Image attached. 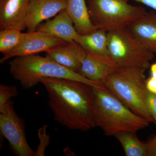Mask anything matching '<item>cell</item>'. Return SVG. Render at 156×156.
Wrapping results in <instances>:
<instances>
[{"label": "cell", "instance_id": "1", "mask_svg": "<svg viewBox=\"0 0 156 156\" xmlns=\"http://www.w3.org/2000/svg\"><path fill=\"white\" fill-rule=\"evenodd\" d=\"M41 83L48 92L54 119L73 130L86 131L96 127L92 86L68 79L46 78Z\"/></svg>", "mask_w": 156, "mask_h": 156}, {"label": "cell", "instance_id": "2", "mask_svg": "<svg viewBox=\"0 0 156 156\" xmlns=\"http://www.w3.org/2000/svg\"><path fill=\"white\" fill-rule=\"evenodd\" d=\"M92 88L95 126L106 136H114L123 131L136 133L149 126L148 121L133 112L106 89Z\"/></svg>", "mask_w": 156, "mask_h": 156}, {"label": "cell", "instance_id": "3", "mask_svg": "<svg viewBox=\"0 0 156 156\" xmlns=\"http://www.w3.org/2000/svg\"><path fill=\"white\" fill-rule=\"evenodd\" d=\"M9 66L11 75L25 89L35 87L41 83L42 79L46 78L68 79L105 89L103 85L68 69L47 56L44 57L36 54L14 57L9 62Z\"/></svg>", "mask_w": 156, "mask_h": 156}, {"label": "cell", "instance_id": "4", "mask_svg": "<svg viewBox=\"0 0 156 156\" xmlns=\"http://www.w3.org/2000/svg\"><path fill=\"white\" fill-rule=\"evenodd\" d=\"M146 69L117 68L107 78L104 86L134 113L150 123H155L147 106L149 92L146 87Z\"/></svg>", "mask_w": 156, "mask_h": 156}, {"label": "cell", "instance_id": "5", "mask_svg": "<svg viewBox=\"0 0 156 156\" xmlns=\"http://www.w3.org/2000/svg\"><path fill=\"white\" fill-rule=\"evenodd\" d=\"M129 0H87L90 20L96 29L106 31L126 28L146 13L141 6Z\"/></svg>", "mask_w": 156, "mask_h": 156}, {"label": "cell", "instance_id": "6", "mask_svg": "<svg viewBox=\"0 0 156 156\" xmlns=\"http://www.w3.org/2000/svg\"><path fill=\"white\" fill-rule=\"evenodd\" d=\"M109 56L117 68L150 67L154 53L147 50L126 28L108 32Z\"/></svg>", "mask_w": 156, "mask_h": 156}, {"label": "cell", "instance_id": "7", "mask_svg": "<svg viewBox=\"0 0 156 156\" xmlns=\"http://www.w3.org/2000/svg\"><path fill=\"white\" fill-rule=\"evenodd\" d=\"M0 131L16 156H35V152L27 143L24 122L14 110L11 101L0 110Z\"/></svg>", "mask_w": 156, "mask_h": 156}, {"label": "cell", "instance_id": "8", "mask_svg": "<svg viewBox=\"0 0 156 156\" xmlns=\"http://www.w3.org/2000/svg\"><path fill=\"white\" fill-rule=\"evenodd\" d=\"M65 42L41 32H27L24 33L22 41L15 49L10 53L3 55L0 62L4 63L14 57L36 55L43 52L47 53Z\"/></svg>", "mask_w": 156, "mask_h": 156}, {"label": "cell", "instance_id": "9", "mask_svg": "<svg viewBox=\"0 0 156 156\" xmlns=\"http://www.w3.org/2000/svg\"><path fill=\"white\" fill-rule=\"evenodd\" d=\"M66 0H30L27 17V32L36 31L41 23L65 10Z\"/></svg>", "mask_w": 156, "mask_h": 156}, {"label": "cell", "instance_id": "10", "mask_svg": "<svg viewBox=\"0 0 156 156\" xmlns=\"http://www.w3.org/2000/svg\"><path fill=\"white\" fill-rule=\"evenodd\" d=\"M117 68L109 56L87 53L79 73L89 80L104 86L107 78Z\"/></svg>", "mask_w": 156, "mask_h": 156}, {"label": "cell", "instance_id": "11", "mask_svg": "<svg viewBox=\"0 0 156 156\" xmlns=\"http://www.w3.org/2000/svg\"><path fill=\"white\" fill-rule=\"evenodd\" d=\"M30 0H0V30L26 29Z\"/></svg>", "mask_w": 156, "mask_h": 156}, {"label": "cell", "instance_id": "12", "mask_svg": "<svg viewBox=\"0 0 156 156\" xmlns=\"http://www.w3.org/2000/svg\"><path fill=\"white\" fill-rule=\"evenodd\" d=\"M87 53L73 41L64 42L47 53L46 56L68 69L79 73Z\"/></svg>", "mask_w": 156, "mask_h": 156}, {"label": "cell", "instance_id": "13", "mask_svg": "<svg viewBox=\"0 0 156 156\" xmlns=\"http://www.w3.org/2000/svg\"><path fill=\"white\" fill-rule=\"evenodd\" d=\"M127 28L147 50L156 53V14L147 12Z\"/></svg>", "mask_w": 156, "mask_h": 156}, {"label": "cell", "instance_id": "14", "mask_svg": "<svg viewBox=\"0 0 156 156\" xmlns=\"http://www.w3.org/2000/svg\"><path fill=\"white\" fill-rule=\"evenodd\" d=\"M36 31L56 37L66 42L75 41L79 34L66 9L58 13L53 19L40 24Z\"/></svg>", "mask_w": 156, "mask_h": 156}, {"label": "cell", "instance_id": "15", "mask_svg": "<svg viewBox=\"0 0 156 156\" xmlns=\"http://www.w3.org/2000/svg\"><path fill=\"white\" fill-rule=\"evenodd\" d=\"M66 10L80 34H87L96 29L90 20L87 0H66Z\"/></svg>", "mask_w": 156, "mask_h": 156}, {"label": "cell", "instance_id": "16", "mask_svg": "<svg viewBox=\"0 0 156 156\" xmlns=\"http://www.w3.org/2000/svg\"><path fill=\"white\" fill-rule=\"evenodd\" d=\"M76 42L87 53L109 56L108 48V32L96 29L85 35L78 34Z\"/></svg>", "mask_w": 156, "mask_h": 156}, {"label": "cell", "instance_id": "17", "mask_svg": "<svg viewBox=\"0 0 156 156\" xmlns=\"http://www.w3.org/2000/svg\"><path fill=\"white\" fill-rule=\"evenodd\" d=\"M135 133L123 131L114 136L121 144L126 156H148V142L140 141Z\"/></svg>", "mask_w": 156, "mask_h": 156}, {"label": "cell", "instance_id": "18", "mask_svg": "<svg viewBox=\"0 0 156 156\" xmlns=\"http://www.w3.org/2000/svg\"><path fill=\"white\" fill-rule=\"evenodd\" d=\"M22 31L15 28L0 31V51L3 55L10 53L20 44L24 36Z\"/></svg>", "mask_w": 156, "mask_h": 156}, {"label": "cell", "instance_id": "19", "mask_svg": "<svg viewBox=\"0 0 156 156\" xmlns=\"http://www.w3.org/2000/svg\"><path fill=\"white\" fill-rule=\"evenodd\" d=\"M17 94L18 92L15 86L0 85V110L11 101L12 98L17 96Z\"/></svg>", "mask_w": 156, "mask_h": 156}, {"label": "cell", "instance_id": "20", "mask_svg": "<svg viewBox=\"0 0 156 156\" xmlns=\"http://www.w3.org/2000/svg\"><path fill=\"white\" fill-rule=\"evenodd\" d=\"M48 126H44L38 131V136L40 144L37 147L35 156H44L45 149L50 144V136L47 134V128Z\"/></svg>", "mask_w": 156, "mask_h": 156}, {"label": "cell", "instance_id": "21", "mask_svg": "<svg viewBox=\"0 0 156 156\" xmlns=\"http://www.w3.org/2000/svg\"><path fill=\"white\" fill-rule=\"evenodd\" d=\"M147 104L152 116L156 124V95L148 92L147 97Z\"/></svg>", "mask_w": 156, "mask_h": 156}, {"label": "cell", "instance_id": "22", "mask_svg": "<svg viewBox=\"0 0 156 156\" xmlns=\"http://www.w3.org/2000/svg\"><path fill=\"white\" fill-rule=\"evenodd\" d=\"M146 87L148 92L156 95V79L151 76L146 79Z\"/></svg>", "mask_w": 156, "mask_h": 156}, {"label": "cell", "instance_id": "23", "mask_svg": "<svg viewBox=\"0 0 156 156\" xmlns=\"http://www.w3.org/2000/svg\"><path fill=\"white\" fill-rule=\"evenodd\" d=\"M148 155L156 156V135L151 140L148 142Z\"/></svg>", "mask_w": 156, "mask_h": 156}, {"label": "cell", "instance_id": "24", "mask_svg": "<svg viewBox=\"0 0 156 156\" xmlns=\"http://www.w3.org/2000/svg\"><path fill=\"white\" fill-rule=\"evenodd\" d=\"M136 2L141 3L156 11V0H132Z\"/></svg>", "mask_w": 156, "mask_h": 156}, {"label": "cell", "instance_id": "25", "mask_svg": "<svg viewBox=\"0 0 156 156\" xmlns=\"http://www.w3.org/2000/svg\"><path fill=\"white\" fill-rule=\"evenodd\" d=\"M150 72L151 76L156 79V62L151 66Z\"/></svg>", "mask_w": 156, "mask_h": 156}]
</instances>
